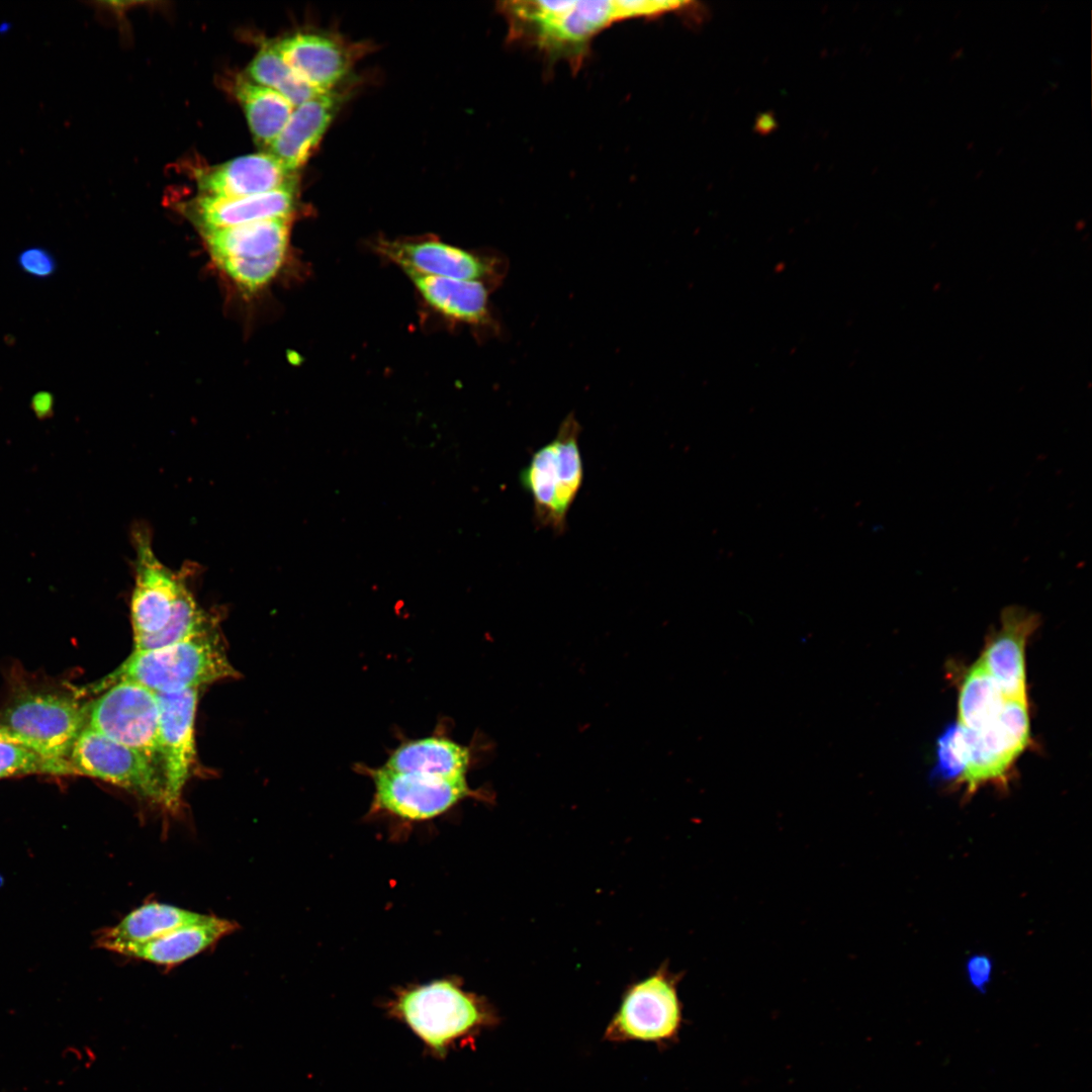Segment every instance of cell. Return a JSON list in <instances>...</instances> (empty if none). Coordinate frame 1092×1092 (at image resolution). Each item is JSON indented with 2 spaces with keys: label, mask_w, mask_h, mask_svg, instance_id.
<instances>
[{
  "label": "cell",
  "mask_w": 1092,
  "mask_h": 1092,
  "mask_svg": "<svg viewBox=\"0 0 1092 1092\" xmlns=\"http://www.w3.org/2000/svg\"><path fill=\"white\" fill-rule=\"evenodd\" d=\"M0 725L17 733L25 746L42 757L68 760L75 740L86 726V707L66 695L28 692L4 709Z\"/></svg>",
  "instance_id": "obj_10"
},
{
  "label": "cell",
  "mask_w": 1092,
  "mask_h": 1092,
  "mask_svg": "<svg viewBox=\"0 0 1092 1092\" xmlns=\"http://www.w3.org/2000/svg\"><path fill=\"white\" fill-rule=\"evenodd\" d=\"M85 707V727L136 750L162 772L160 709L155 692L134 681L121 680Z\"/></svg>",
  "instance_id": "obj_9"
},
{
  "label": "cell",
  "mask_w": 1092,
  "mask_h": 1092,
  "mask_svg": "<svg viewBox=\"0 0 1092 1092\" xmlns=\"http://www.w3.org/2000/svg\"><path fill=\"white\" fill-rule=\"evenodd\" d=\"M291 70L317 94L327 93L348 76L367 50L330 32H296L273 41Z\"/></svg>",
  "instance_id": "obj_13"
},
{
  "label": "cell",
  "mask_w": 1092,
  "mask_h": 1092,
  "mask_svg": "<svg viewBox=\"0 0 1092 1092\" xmlns=\"http://www.w3.org/2000/svg\"><path fill=\"white\" fill-rule=\"evenodd\" d=\"M1007 700L978 660L965 675L961 687L958 724L977 731L1000 714Z\"/></svg>",
  "instance_id": "obj_24"
},
{
  "label": "cell",
  "mask_w": 1092,
  "mask_h": 1092,
  "mask_svg": "<svg viewBox=\"0 0 1092 1092\" xmlns=\"http://www.w3.org/2000/svg\"><path fill=\"white\" fill-rule=\"evenodd\" d=\"M1038 623V616L1024 608H1005L1000 628L989 638L979 659L1008 700L1027 702L1025 647Z\"/></svg>",
  "instance_id": "obj_15"
},
{
  "label": "cell",
  "mask_w": 1092,
  "mask_h": 1092,
  "mask_svg": "<svg viewBox=\"0 0 1092 1092\" xmlns=\"http://www.w3.org/2000/svg\"><path fill=\"white\" fill-rule=\"evenodd\" d=\"M385 1010L438 1059L456 1046L474 1043L500 1021L491 1003L465 990L457 979L399 988L385 1003Z\"/></svg>",
  "instance_id": "obj_2"
},
{
  "label": "cell",
  "mask_w": 1092,
  "mask_h": 1092,
  "mask_svg": "<svg viewBox=\"0 0 1092 1092\" xmlns=\"http://www.w3.org/2000/svg\"><path fill=\"white\" fill-rule=\"evenodd\" d=\"M292 217L203 231L210 257L244 292L263 288L285 261Z\"/></svg>",
  "instance_id": "obj_5"
},
{
  "label": "cell",
  "mask_w": 1092,
  "mask_h": 1092,
  "mask_svg": "<svg viewBox=\"0 0 1092 1092\" xmlns=\"http://www.w3.org/2000/svg\"><path fill=\"white\" fill-rule=\"evenodd\" d=\"M375 249L407 276L482 281L491 271L483 258L438 239L379 240Z\"/></svg>",
  "instance_id": "obj_14"
},
{
  "label": "cell",
  "mask_w": 1092,
  "mask_h": 1092,
  "mask_svg": "<svg viewBox=\"0 0 1092 1092\" xmlns=\"http://www.w3.org/2000/svg\"><path fill=\"white\" fill-rule=\"evenodd\" d=\"M237 673L212 632L156 649L133 650L93 691H104L117 681L129 680L156 694H170L199 689L235 677Z\"/></svg>",
  "instance_id": "obj_3"
},
{
  "label": "cell",
  "mask_w": 1092,
  "mask_h": 1092,
  "mask_svg": "<svg viewBox=\"0 0 1092 1092\" xmlns=\"http://www.w3.org/2000/svg\"><path fill=\"white\" fill-rule=\"evenodd\" d=\"M234 90L255 143L267 150L283 129L294 106L278 92L253 82L246 75L238 76Z\"/></svg>",
  "instance_id": "obj_23"
},
{
  "label": "cell",
  "mask_w": 1092,
  "mask_h": 1092,
  "mask_svg": "<svg viewBox=\"0 0 1092 1092\" xmlns=\"http://www.w3.org/2000/svg\"><path fill=\"white\" fill-rule=\"evenodd\" d=\"M0 742H12L25 745L24 740L15 732L0 725Z\"/></svg>",
  "instance_id": "obj_31"
},
{
  "label": "cell",
  "mask_w": 1092,
  "mask_h": 1092,
  "mask_svg": "<svg viewBox=\"0 0 1092 1092\" xmlns=\"http://www.w3.org/2000/svg\"><path fill=\"white\" fill-rule=\"evenodd\" d=\"M28 774L75 775L69 760L47 759L25 745L0 742V779Z\"/></svg>",
  "instance_id": "obj_27"
},
{
  "label": "cell",
  "mask_w": 1092,
  "mask_h": 1092,
  "mask_svg": "<svg viewBox=\"0 0 1092 1092\" xmlns=\"http://www.w3.org/2000/svg\"><path fill=\"white\" fill-rule=\"evenodd\" d=\"M246 76L253 82L278 92L294 107L317 94L296 76L274 42L262 46L248 66Z\"/></svg>",
  "instance_id": "obj_26"
},
{
  "label": "cell",
  "mask_w": 1092,
  "mask_h": 1092,
  "mask_svg": "<svg viewBox=\"0 0 1092 1092\" xmlns=\"http://www.w3.org/2000/svg\"><path fill=\"white\" fill-rule=\"evenodd\" d=\"M958 727L964 756L958 782L965 785L966 795L988 784L1006 786L1013 762L1029 741L1027 702L1007 700L1000 714L977 731Z\"/></svg>",
  "instance_id": "obj_8"
},
{
  "label": "cell",
  "mask_w": 1092,
  "mask_h": 1092,
  "mask_svg": "<svg viewBox=\"0 0 1092 1092\" xmlns=\"http://www.w3.org/2000/svg\"><path fill=\"white\" fill-rule=\"evenodd\" d=\"M198 689L157 694L164 780L163 805L176 808L195 757L194 724Z\"/></svg>",
  "instance_id": "obj_12"
},
{
  "label": "cell",
  "mask_w": 1092,
  "mask_h": 1092,
  "mask_svg": "<svg viewBox=\"0 0 1092 1092\" xmlns=\"http://www.w3.org/2000/svg\"><path fill=\"white\" fill-rule=\"evenodd\" d=\"M197 181L202 195L239 197L273 191L297 183V178L265 152L241 156L202 171Z\"/></svg>",
  "instance_id": "obj_18"
},
{
  "label": "cell",
  "mask_w": 1092,
  "mask_h": 1092,
  "mask_svg": "<svg viewBox=\"0 0 1092 1092\" xmlns=\"http://www.w3.org/2000/svg\"><path fill=\"white\" fill-rule=\"evenodd\" d=\"M423 300L439 314L470 325L489 320L488 290L480 280L408 276Z\"/></svg>",
  "instance_id": "obj_21"
},
{
  "label": "cell",
  "mask_w": 1092,
  "mask_h": 1092,
  "mask_svg": "<svg viewBox=\"0 0 1092 1092\" xmlns=\"http://www.w3.org/2000/svg\"><path fill=\"white\" fill-rule=\"evenodd\" d=\"M346 95L339 90L316 94L294 107L283 129L266 150L296 173L318 146Z\"/></svg>",
  "instance_id": "obj_16"
},
{
  "label": "cell",
  "mask_w": 1092,
  "mask_h": 1092,
  "mask_svg": "<svg viewBox=\"0 0 1092 1092\" xmlns=\"http://www.w3.org/2000/svg\"><path fill=\"white\" fill-rule=\"evenodd\" d=\"M693 2L650 0L505 1L498 10L508 39L539 53L546 61L578 69L590 42L616 22L689 11Z\"/></svg>",
  "instance_id": "obj_1"
},
{
  "label": "cell",
  "mask_w": 1092,
  "mask_h": 1092,
  "mask_svg": "<svg viewBox=\"0 0 1092 1092\" xmlns=\"http://www.w3.org/2000/svg\"><path fill=\"white\" fill-rule=\"evenodd\" d=\"M206 915L169 904L152 902L135 908L117 924L103 930L97 944L107 950L124 943L150 941Z\"/></svg>",
  "instance_id": "obj_22"
},
{
  "label": "cell",
  "mask_w": 1092,
  "mask_h": 1092,
  "mask_svg": "<svg viewBox=\"0 0 1092 1092\" xmlns=\"http://www.w3.org/2000/svg\"><path fill=\"white\" fill-rule=\"evenodd\" d=\"M580 432L574 415L569 414L554 439L536 450L519 474L521 486L532 496L537 528L555 534L566 530L569 509L583 481Z\"/></svg>",
  "instance_id": "obj_4"
},
{
  "label": "cell",
  "mask_w": 1092,
  "mask_h": 1092,
  "mask_svg": "<svg viewBox=\"0 0 1092 1092\" xmlns=\"http://www.w3.org/2000/svg\"><path fill=\"white\" fill-rule=\"evenodd\" d=\"M212 632L210 616L186 585L166 626L155 634L133 639V650L156 649Z\"/></svg>",
  "instance_id": "obj_25"
},
{
  "label": "cell",
  "mask_w": 1092,
  "mask_h": 1092,
  "mask_svg": "<svg viewBox=\"0 0 1092 1092\" xmlns=\"http://www.w3.org/2000/svg\"><path fill=\"white\" fill-rule=\"evenodd\" d=\"M938 771L944 778H961L964 757L957 724L947 728L938 739Z\"/></svg>",
  "instance_id": "obj_28"
},
{
  "label": "cell",
  "mask_w": 1092,
  "mask_h": 1092,
  "mask_svg": "<svg viewBox=\"0 0 1092 1092\" xmlns=\"http://www.w3.org/2000/svg\"><path fill=\"white\" fill-rule=\"evenodd\" d=\"M472 762L471 747L455 741L445 728H438L431 735L400 741L383 765L402 772L467 779Z\"/></svg>",
  "instance_id": "obj_19"
},
{
  "label": "cell",
  "mask_w": 1092,
  "mask_h": 1092,
  "mask_svg": "<svg viewBox=\"0 0 1092 1092\" xmlns=\"http://www.w3.org/2000/svg\"><path fill=\"white\" fill-rule=\"evenodd\" d=\"M297 204V183L249 196L217 197L200 194L189 207L203 231L231 228L265 219L292 217Z\"/></svg>",
  "instance_id": "obj_17"
},
{
  "label": "cell",
  "mask_w": 1092,
  "mask_h": 1092,
  "mask_svg": "<svg viewBox=\"0 0 1092 1092\" xmlns=\"http://www.w3.org/2000/svg\"><path fill=\"white\" fill-rule=\"evenodd\" d=\"M236 929V923L212 915L141 943H124L110 951L156 965L173 967L205 950Z\"/></svg>",
  "instance_id": "obj_20"
},
{
  "label": "cell",
  "mask_w": 1092,
  "mask_h": 1092,
  "mask_svg": "<svg viewBox=\"0 0 1092 1092\" xmlns=\"http://www.w3.org/2000/svg\"><path fill=\"white\" fill-rule=\"evenodd\" d=\"M357 770L373 784L370 812L403 821L433 819L469 798L486 800L484 793L472 789L467 779L402 772L384 765L371 767L357 764Z\"/></svg>",
  "instance_id": "obj_7"
},
{
  "label": "cell",
  "mask_w": 1092,
  "mask_h": 1092,
  "mask_svg": "<svg viewBox=\"0 0 1092 1092\" xmlns=\"http://www.w3.org/2000/svg\"><path fill=\"white\" fill-rule=\"evenodd\" d=\"M68 760L75 775L101 779L141 798L163 804L161 770L136 750L93 729L84 727Z\"/></svg>",
  "instance_id": "obj_11"
},
{
  "label": "cell",
  "mask_w": 1092,
  "mask_h": 1092,
  "mask_svg": "<svg viewBox=\"0 0 1092 1092\" xmlns=\"http://www.w3.org/2000/svg\"><path fill=\"white\" fill-rule=\"evenodd\" d=\"M17 263L26 274L36 278H48L57 269L55 257L50 251L40 247L23 250L17 258Z\"/></svg>",
  "instance_id": "obj_29"
},
{
  "label": "cell",
  "mask_w": 1092,
  "mask_h": 1092,
  "mask_svg": "<svg viewBox=\"0 0 1092 1092\" xmlns=\"http://www.w3.org/2000/svg\"><path fill=\"white\" fill-rule=\"evenodd\" d=\"M992 963L988 957L977 954L972 957L967 964V975L973 988L985 991L992 977Z\"/></svg>",
  "instance_id": "obj_30"
},
{
  "label": "cell",
  "mask_w": 1092,
  "mask_h": 1092,
  "mask_svg": "<svg viewBox=\"0 0 1092 1092\" xmlns=\"http://www.w3.org/2000/svg\"><path fill=\"white\" fill-rule=\"evenodd\" d=\"M680 978L664 964L630 985L607 1024L604 1040L614 1043L642 1041L661 1048L677 1041L684 1024L678 995Z\"/></svg>",
  "instance_id": "obj_6"
}]
</instances>
